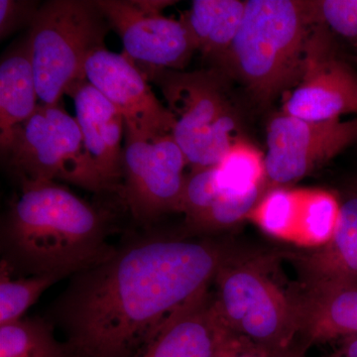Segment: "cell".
Instances as JSON below:
<instances>
[{"label": "cell", "instance_id": "1", "mask_svg": "<svg viewBox=\"0 0 357 357\" xmlns=\"http://www.w3.org/2000/svg\"><path fill=\"white\" fill-rule=\"evenodd\" d=\"M229 243L144 237L75 274L57 307L70 357H131L208 289Z\"/></svg>", "mask_w": 357, "mask_h": 357}, {"label": "cell", "instance_id": "2", "mask_svg": "<svg viewBox=\"0 0 357 357\" xmlns=\"http://www.w3.org/2000/svg\"><path fill=\"white\" fill-rule=\"evenodd\" d=\"M1 220L2 260L13 273L67 277L102 262L110 213L56 182L25 183Z\"/></svg>", "mask_w": 357, "mask_h": 357}, {"label": "cell", "instance_id": "3", "mask_svg": "<svg viewBox=\"0 0 357 357\" xmlns=\"http://www.w3.org/2000/svg\"><path fill=\"white\" fill-rule=\"evenodd\" d=\"M319 23L318 1L248 0L218 69L241 82L258 102H271L300 83L310 37Z\"/></svg>", "mask_w": 357, "mask_h": 357}, {"label": "cell", "instance_id": "4", "mask_svg": "<svg viewBox=\"0 0 357 357\" xmlns=\"http://www.w3.org/2000/svg\"><path fill=\"white\" fill-rule=\"evenodd\" d=\"M175 119L174 140L192 170L218 166L238 140L239 115L218 68L195 72L149 70Z\"/></svg>", "mask_w": 357, "mask_h": 357}, {"label": "cell", "instance_id": "5", "mask_svg": "<svg viewBox=\"0 0 357 357\" xmlns=\"http://www.w3.org/2000/svg\"><path fill=\"white\" fill-rule=\"evenodd\" d=\"M213 282L215 307L230 332L273 357L300 354L295 349L299 337L295 295L284 292L259 260L245 259L234 249Z\"/></svg>", "mask_w": 357, "mask_h": 357}, {"label": "cell", "instance_id": "6", "mask_svg": "<svg viewBox=\"0 0 357 357\" xmlns=\"http://www.w3.org/2000/svg\"><path fill=\"white\" fill-rule=\"evenodd\" d=\"M1 164L25 183H68L95 192H110L84 149L76 117L60 105H39L27 119L0 137Z\"/></svg>", "mask_w": 357, "mask_h": 357}, {"label": "cell", "instance_id": "7", "mask_svg": "<svg viewBox=\"0 0 357 357\" xmlns=\"http://www.w3.org/2000/svg\"><path fill=\"white\" fill-rule=\"evenodd\" d=\"M110 25L96 0H50L40 6L29 29L40 100L60 105L75 83L84 79V63L105 47Z\"/></svg>", "mask_w": 357, "mask_h": 357}, {"label": "cell", "instance_id": "8", "mask_svg": "<svg viewBox=\"0 0 357 357\" xmlns=\"http://www.w3.org/2000/svg\"><path fill=\"white\" fill-rule=\"evenodd\" d=\"M124 137L119 201L143 225L181 213L188 162L172 134L142 137L126 130Z\"/></svg>", "mask_w": 357, "mask_h": 357}, {"label": "cell", "instance_id": "9", "mask_svg": "<svg viewBox=\"0 0 357 357\" xmlns=\"http://www.w3.org/2000/svg\"><path fill=\"white\" fill-rule=\"evenodd\" d=\"M357 142V119L311 121L281 114L267 126L265 189L290 188Z\"/></svg>", "mask_w": 357, "mask_h": 357}, {"label": "cell", "instance_id": "10", "mask_svg": "<svg viewBox=\"0 0 357 357\" xmlns=\"http://www.w3.org/2000/svg\"><path fill=\"white\" fill-rule=\"evenodd\" d=\"M110 28L121 37L123 55L141 72L183 70L197 51L191 30L184 20L162 13L174 1L165 0H96Z\"/></svg>", "mask_w": 357, "mask_h": 357}, {"label": "cell", "instance_id": "11", "mask_svg": "<svg viewBox=\"0 0 357 357\" xmlns=\"http://www.w3.org/2000/svg\"><path fill=\"white\" fill-rule=\"evenodd\" d=\"M326 26L319 23L307 44L304 74L282 112L311 121H332L356 114L357 76L337 57Z\"/></svg>", "mask_w": 357, "mask_h": 357}, {"label": "cell", "instance_id": "12", "mask_svg": "<svg viewBox=\"0 0 357 357\" xmlns=\"http://www.w3.org/2000/svg\"><path fill=\"white\" fill-rule=\"evenodd\" d=\"M84 79L121 112L126 131L142 137L172 134L173 114L154 95L144 74L123 54L105 47L93 51L84 63Z\"/></svg>", "mask_w": 357, "mask_h": 357}, {"label": "cell", "instance_id": "13", "mask_svg": "<svg viewBox=\"0 0 357 357\" xmlns=\"http://www.w3.org/2000/svg\"><path fill=\"white\" fill-rule=\"evenodd\" d=\"M234 335L206 289L174 312L131 357H218Z\"/></svg>", "mask_w": 357, "mask_h": 357}, {"label": "cell", "instance_id": "14", "mask_svg": "<svg viewBox=\"0 0 357 357\" xmlns=\"http://www.w3.org/2000/svg\"><path fill=\"white\" fill-rule=\"evenodd\" d=\"M76 109L84 149L110 192L116 194L122 178L126 122L119 109L86 79L68 89Z\"/></svg>", "mask_w": 357, "mask_h": 357}, {"label": "cell", "instance_id": "15", "mask_svg": "<svg viewBox=\"0 0 357 357\" xmlns=\"http://www.w3.org/2000/svg\"><path fill=\"white\" fill-rule=\"evenodd\" d=\"M295 295L303 349L314 342L357 337V285L306 281Z\"/></svg>", "mask_w": 357, "mask_h": 357}, {"label": "cell", "instance_id": "16", "mask_svg": "<svg viewBox=\"0 0 357 357\" xmlns=\"http://www.w3.org/2000/svg\"><path fill=\"white\" fill-rule=\"evenodd\" d=\"M29 32L6 49L0 62V137L38 109Z\"/></svg>", "mask_w": 357, "mask_h": 357}, {"label": "cell", "instance_id": "17", "mask_svg": "<svg viewBox=\"0 0 357 357\" xmlns=\"http://www.w3.org/2000/svg\"><path fill=\"white\" fill-rule=\"evenodd\" d=\"M303 261L307 281L357 285V185L340 201L337 225L330 243Z\"/></svg>", "mask_w": 357, "mask_h": 357}, {"label": "cell", "instance_id": "18", "mask_svg": "<svg viewBox=\"0 0 357 357\" xmlns=\"http://www.w3.org/2000/svg\"><path fill=\"white\" fill-rule=\"evenodd\" d=\"M246 1L195 0L183 16L197 45V50L220 63L234 43L243 23Z\"/></svg>", "mask_w": 357, "mask_h": 357}, {"label": "cell", "instance_id": "19", "mask_svg": "<svg viewBox=\"0 0 357 357\" xmlns=\"http://www.w3.org/2000/svg\"><path fill=\"white\" fill-rule=\"evenodd\" d=\"M0 357H70L50 321L32 317L0 326Z\"/></svg>", "mask_w": 357, "mask_h": 357}, {"label": "cell", "instance_id": "20", "mask_svg": "<svg viewBox=\"0 0 357 357\" xmlns=\"http://www.w3.org/2000/svg\"><path fill=\"white\" fill-rule=\"evenodd\" d=\"M217 167L223 192L245 194L265 187V155L246 141L237 140Z\"/></svg>", "mask_w": 357, "mask_h": 357}, {"label": "cell", "instance_id": "21", "mask_svg": "<svg viewBox=\"0 0 357 357\" xmlns=\"http://www.w3.org/2000/svg\"><path fill=\"white\" fill-rule=\"evenodd\" d=\"M13 271L1 260L0 267V326L24 317L26 311L50 286L65 278L62 275L46 274L13 278Z\"/></svg>", "mask_w": 357, "mask_h": 357}, {"label": "cell", "instance_id": "22", "mask_svg": "<svg viewBox=\"0 0 357 357\" xmlns=\"http://www.w3.org/2000/svg\"><path fill=\"white\" fill-rule=\"evenodd\" d=\"M340 208V201L331 192L303 190L295 237L314 245L330 243L337 227Z\"/></svg>", "mask_w": 357, "mask_h": 357}, {"label": "cell", "instance_id": "23", "mask_svg": "<svg viewBox=\"0 0 357 357\" xmlns=\"http://www.w3.org/2000/svg\"><path fill=\"white\" fill-rule=\"evenodd\" d=\"M303 190L275 189L263 197L248 215L269 236L295 237L299 222Z\"/></svg>", "mask_w": 357, "mask_h": 357}, {"label": "cell", "instance_id": "24", "mask_svg": "<svg viewBox=\"0 0 357 357\" xmlns=\"http://www.w3.org/2000/svg\"><path fill=\"white\" fill-rule=\"evenodd\" d=\"M319 20L357 46V0L318 1Z\"/></svg>", "mask_w": 357, "mask_h": 357}, {"label": "cell", "instance_id": "25", "mask_svg": "<svg viewBox=\"0 0 357 357\" xmlns=\"http://www.w3.org/2000/svg\"><path fill=\"white\" fill-rule=\"evenodd\" d=\"M39 1L0 0V39L10 37L22 28L31 27L38 13Z\"/></svg>", "mask_w": 357, "mask_h": 357}, {"label": "cell", "instance_id": "26", "mask_svg": "<svg viewBox=\"0 0 357 357\" xmlns=\"http://www.w3.org/2000/svg\"><path fill=\"white\" fill-rule=\"evenodd\" d=\"M332 357H357V337H347L342 349Z\"/></svg>", "mask_w": 357, "mask_h": 357}, {"label": "cell", "instance_id": "27", "mask_svg": "<svg viewBox=\"0 0 357 357\" xmlns=\"http://www.w3.org/2000/svg\"><path fill=\"white\" fill-rule=\"evenodd\" d=\"M285 357H304V356H303V354H290V356H285ZM331 357H332V356H331Z\"/></svg>", "mask_w": 357, "mask_h": 357}, {"label": "cell", "instance_id": "28", "mask_svg": "<svg viewBox=\"0 0 357 357\" xmlns=\"http://www.w3.org/2000/svg\"><path fill=\"white\" fill-rule=\"evenodd\" d=\"M354 61H356L357 64V56L356 58H354ZM356 114H357V100H356Z\"/></svg>", "mask_w": 357, "mask_h": 357}]
</instances>
